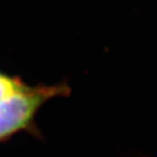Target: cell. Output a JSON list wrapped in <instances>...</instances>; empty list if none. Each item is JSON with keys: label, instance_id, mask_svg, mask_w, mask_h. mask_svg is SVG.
I'll return each mask as SVG.
<instances>
[{"label": "cell", "instance_id": "cell-1", "mask_svg": "<svg viewBox=\"0 0 157 157\" xmlns=\"http://www.w3.org/2000/svg\"><path fill=\"white\" fill-rule=\"evenodd\" d=\"M51 91L30 87L0 73V140L25 128Z\"/></svg>", "mask_w": 157, "mask_h": 157}]
</instances>
